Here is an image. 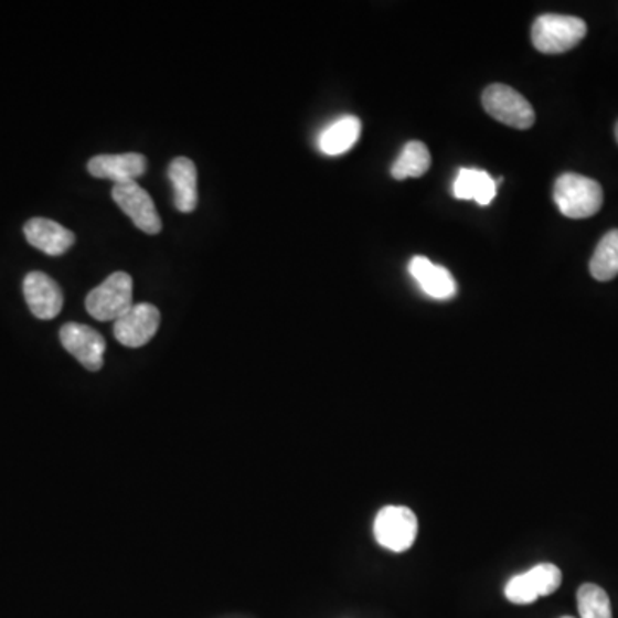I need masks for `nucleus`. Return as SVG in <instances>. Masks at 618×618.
I'll return each instance as SVG.
<instances>
[{
    "label": "nucleus",
    "mask_w": 618,
    "mask_h": 618,
    "mask_svg": "<svg viewBox=\"0 0 618 618\" xmlns=\"http://www.w3.org/2000/svg\"><path fill=\"white\" fill-rule=\"evenodd\" d=\"M562 571L553 564H540L512 577L505 586V598L514 605H531L561 587Z\"/></svg>",
    "instance_id": "423d86ee"
},
{
    "label": "nucleus",
    "mask_w": 618,
    "mask_h": 618,
    "mask_svg": "<svg viewBox=\"0 0 618 618\" xmlns=\"http://www.w3.org/2000/svg\"><path fill=\"white\" fill-rule=\"evenodd\" d=\"M409 271L416 283L422 287L423 292L428 294L433 299H450L456 296V278L450 275L447 268L438 267L429 262L425 256H416L411 259Z\"/></svg>",
    "instance_id": "ddd939ff"
},
{
    "label": "nucleus",
    "mask_w": 618,
    "mask_h": 618,
    "mask_svg": "<svg viewBox=\"0 0 618 618\" xmlns=\"http://www.w3.org/2000/svg\"><path fill=\"white\" fill-rule=\"evenodd\" d=\"M562 618H576V617H562Z\"/></svg>",
    "instance_id": "412c9836"
},
{
    "label": "nucleus",
    "mask_w": 618,
    "mask_h": 618,
    "mask_svg": "<svg viewBox=\"0 0 618 618\" xmlns=\"http://www.w3.org/2000/svg\"><path fill=\"white\" fill-rule=\"evenodd\" d=\"M483 107L494 120L515 129H530L536 120L530 102L507 85L488 86L483 92Z\"/></svg>",
    "instance_id": "20e7f679"
},
{
    "label": "nucleus",
    "mask_w": 618,
    "mask_h": 618,
    "mask_svg": "<svg viewBox=\"0 0 618 618\" xmlns=\"http://www.w3.org/2000/svg\"><path fill=\"white\" fill-rule=\"evenodd\" d=\"M88 313L98 321H117L132 308V278L126 271L108 275L86 296Z\"/></svg>",
    "instance_id": "7ed1b4c3"
},
{
    "label": "nucleus",
    "mask_w": 618,
    "mask_h": 618,
    "mask_svg": "<svg viewBox=\"0 0 618 618\" xmlns=\"http://www.w3.org/2000/svg\"><path fill=\"white\" fill-rule=\"evenodd\" d=\"M24 299L40 320H54L64 306V294L54 278L43 271H30L23 283Z\"/></svg>",
    "instance_id": "9d476101"
},
{
    "label": "nucleus",
    "mask_w": 618,
    "mask_h": 618,
    "mask_svg": "<svg viewBox=\"0 0 618 618\" xmlns=\"http://www.w3.org/2000/svg\"><path fill=\"white\" fill-rule=\"evenodd\" d=\"M147 157L141 153L97 154L88 162L93 178L120 182H135L147 172Z\"/></svg>",
    "instance_id": "9b49d317"
},
{
    "label": "nucleus",
    "mask_w": 618,
    "mask_h": 618,
    "mask_svg": "<svg viewBox=\"0 0 618 618\" xmlns=\"http://www.w3.org/2000/svg\"><path fill=\"white\" fill-rule=\"evenodd\" d=\"M615 138H617V143H618V122L617 126H615Z\"/></svg>",
    "instance_id": "aec40b11"
},
{
    "label": "nucleus",
    "mask_w": 618,
    "mask_h": 618,
    "mask_svg": "<svg viewBox=\"0 0 618 618\" xmlns=\"http://www.w3.org/2000/svg\"><path fill=\"white\" fill-rule=\"evenodd\" d=\"M580 618H614L608 593L596 584H583L577 592Z\"/></svg>",
    "instance_id": "6ab92c4d"
},
{
    "label": "nucleus",
    "mask_w": 618,
    "mask_h": 618,
    "mask_svg": "<svg viewBox=\"0 0 618 618\" xmlns=\"http://www.w3.org/2000/svg\"><path fill=\"white\" fill-rule=\"evenodd\" d=\"M553 200L562 215L568 219H589L601 209L603 190L595 179L567 172L556 179Z\"/></svg>",
    "instance_id": "f257e3e1"
},
{
    "label": "nucleus",
    "mask_w": 618,
    "mask_h": 618,
    "mask_svg": "<svg viewBox=\"0 0 618 618\" xmlns=\"http://www.w3.org/2000/svg\"><path fill=\"white\" fill-rule=\"evenodd\" d=\"M61 342L88 371H98L104 366L107 344L104 337L88 324L66 323L61 329Z\"/></svg>",
    "instance_id": "1a4fd4ad"
},
{
    "label": "nucleus",
    "mask_w": 618,
    "mask_h": 618,
    "mask_svg": "<svg viewBox=\"0 0 618 618\" xmlns=\"http://www.w3.org/2000/svg\"><path fill=\"white\" fill-rule=\"evenodd\" d=\"M113 198L139 231L147 234H159L162 231V221L154 209L153 200L138 182H120L114 185Z\"/></svg>",
    "instance_id": "0eeeda50"
},
{
    "label": "nucleus",
    "mask_w": 618,
    "mask_h": 618,
    "mask_svg": "<svg viewBox=\"0 0 618 618\" xmlns=\"http://www.w3.org/2000/svg\"><path fill=\"white\" fill-rule=\"evenodd\" d=\"M589 271L599 283H608L618 275V228L608 232L596 246Z\"/></svg>",
    "instance_id": "a211bd4d"
},
{
    "label": "nucleus",
    "mask_w": 618,
    "mask_h": 618,
    "mask_svg": "<svg viewBox=\"0 0 618 618\" xmlns=\"http://www.w3.org/2000/svg\"><path fill=\"white\" fill-rule=\"evenodd\" d=\"M429 166H431V154L426 145L422 141H409L392 166V178L398 181L422 178L428 172Z\"/></svg>",
    "instance_id": "f3484780"
},
{
    "label": "nucleus",
    "mask_w": 618,
    "mask_h": 618,
    "mask_svg": "<svg viewBox=\"0 0 618 618\" xmlns=\"http://www.w3.org/2000/svg\"><path fill=\"white\" fill-rule=\"evenodd\" d=\"M376 541L383 548L402 553L414 545L417 536V518L407 507L388 505L375 519Z\"/></svg>",
    "instance_id": "39448f33"
},
{
    "label": "nucleus",
    "mask_w": 618,
    "mask_h": 618,
    "mask_svg": "<svg viewBox=\"0 0 618 618\" xmlns=\"http://www.w3.org/2000/svg\"><path fill=\"white\" fill-rule=\"evenodd\" d=\"M24 236L31 246L49 256L64 255L76 241L70 228L42 216L31 219L24 224Z\"/></svg>",
    "instance_id": "f8f14e48"
},
{
    "label": "nucleus",
    "mask_w": 618,
    "mask_h": 618,
    "mask_svg": "<svg viewBox=\"0 0 618 618\" xmlns=\"http://www.w3.org/2000/svg\"><path fill=\"white\" fill-rule=\"evenodd\" d=\"M360 136L361 120L358 117L345 116L330 124L329 128L318 136V148L321 153L337 157L351 150Z\"/></svg>",
    "instance_id": "2eb2a0df"
},
{
    "label": "nucleus",
    "mask_w": 618,
    "mask_h": 618,
    "mask_svg": "<svg viewBox=\"0 0 618 618\" xmlns=\"http://www.w3.org/2000/svg\"><path fill=\"white\" fill-rule=\"evenodd\" d=\"M159 327V308L150 302H139L114 323V335L126 348H141L153 339Z\"/></svg>",
    "instance_id": "6e6552de"
},
{
    "label": "nucleus",
    "mask_w": 618,
    "mask_h": 618,
    "mask_svg": "<svg viewBox=\"0 0 618 618\" xmlns=\"http://www.w3.org/2000/svg\"><path fill=\"white\" fill-rule=\"evenodd\" d=\"M587 26L580 18L564 14H543L534 21L531 40L541 54H564L579 45Z\"/></svg>",
    "instance_id": "f03ea898"
},
{
    "label": "nucleus",
    "mask_w": 618,
    "mask_h": 618,
    "mask_svg": "<svg viewBox=\"0 0 618 618\" xmlns=\"http://www.w3.org/2000/svg\"><path fill=\"white\" fill-rule=\"evenodd\" d=\"M174 188L175 209L181 213H191L198 205V172L193 160L178 157L167 170Z\"/></svg>",
    "instance_id": "4468645a"
},
{
    "label": "nucleus",
    "mask_w": 618,
    "mask_h": 618,
    "mask_svg": "<svg viewBox=\"0 0 618 618\" xmlns=\"http://www.w3.org/2000/svg\"><path fill=\"white\" fill-rule=\"evenodd\" d=\"M454 196L457 200H475L479 205L487 206L497 196V182L484 170L462 169L454 182Z\"/></svg>",
    "instance_id": "dca6fc26"
}]
</instances>
